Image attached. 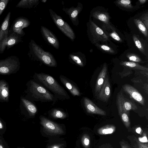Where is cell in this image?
<instances>
[{
  "label": "cell",
  "mask_w": 148,
  "mask_h": 148,
  "mask_svg": "<svg viewBox=\"0 0 148 148\" xmlns=\"http://www.w3.org/2000/svg\"><path fill=\"white\" fill-rule=\"evenodd\" d=\"M59 79L61 82L72 95L79 96L81 95L79 89L75 83L62 75L60 76Z\"/></svg>",
  "instance_id": "13"
},
{
  "label": "cell",
  "mask_w": 148,
  "mask_h": 148,
  "mask_svg": "<svg viewBox=\"0 0 148 148\" xmlns=\"http://www.w3.org/2000/svg\"><path fill=\"white\" fill-rule=\"evenodd\" d=\"M107 66L106 63L104 64L102 69L97 79L95 89V95H98L104 83L107 75Z\"/></svg>",
  "instance_id": "18"
},
{
  "label": "cell",
  "mask_w": 148,
  "mask_h": 148,
  "mask_svg": "<svg viewBox=\"0 0 148 148\" xmlns=\"http://www.w3.org/2000/svg\"><path fill=\"white\" fill-rule=\"evenodd\" d=\"M88 30L93 42L98 41L106 42L109 40V37L91 20L89 21Z\"/></svg>",
  "instance_id": "6"
},
{
  "label": "cell",
  "mask_w": 148,
  "mask_h": 148,
  "mask_svg": "<svg viewBox=\"0 0 148 148\" xmlns=\"http://www.w3.org/2000/svg\"><path fill=\"white\" fill-rule=\"evenodd\" d=\"M102 30L108 37H110L115 40L121 42L122 40L116 32L115 28L110 24L103 23L102 26Z\"/></svg>",
  "instance_id": "19"
},
{
  "label": "cell",
  "mask_w": 148,
  "mask_h": 148,
  "mask_svg": "<svg viewBox=\"0 0 148 148\" xmlns=\"http://www.w3.org/2000/svg\"><path fill=\"white\" fill-rule=\"evenodd\" d=\"M9 93V88L8 83L4 80H0V101L8 102Z\"/></svg>",
  "instance_id": "20"
},
{
  "label": "cell",
  "mask_w": 148,
  "mask_h": 148,
  "mask_svg": "<svg viewBox=\"0 0 148 148\" xmlns=\"http://www.w3.org/2000/svg\"><path fill=\"white\" fill-rule=\"evenodd\" d=\"M20 64L19 58L16 56L0 60V74L9 75L16 73L19 69Z\"/></svg>",
  "instance_id": "4"
},
{
  "label": "cell",
  "mask_w": 148,
  "mask_h": 148,
  "mask_svg": "<svg viewBox=\"0 0 148 148\" xmlns=\"http://www.w3.org/2000/svg\"><path fill=\"white\" fill-rule=\"evenodd\" d=\"M29 47L28 55L31 59L39 61L49 67L57 66V62L52 54L44 50L33 40H30Z\"/></svg>",
  "instance_id": "3"
},
{
  "label": "cell",
  "mask_w": 148,
  "mask_h": 148,
  "mask_svg": "<svg viewBox=\"0 0 148 148\" xmlns=\"http://www.w3.org/2000/svg\"><path fill=\"white\" fill-rule=\"evenodd\" d=\"M120 65L128 68L142 71H147L148 68L143 66L137 63L131 62L122 61L120 63Z\"/></svg>",
  "instance_id": "26"
},
{
  "label": "cell",
  "mask_w": 148,
  "mask_h": 148,
  "mask_svg": "<svg viewBox=\"0 0 148 148\" xmlns=\"http://www.w3.org/2000/svg\"><path fill=\"white\" fill-rule=\"evenodd\" d=\"M118 111L123 121L125 123L128 122L129 121V119L127 113L123 111Z\"/></svg>",
  "instance_id": "34"
},
{
  "label": "cell",
  "mask_w": 148,
  "mask_h": 148,
  "mask_svg": "<svg viewBox=\"0 0 148 148\" xmlns=\"http://www.w3.org/2000/svg\"><path fill=\"white\" fill-rule=\"evenodd\" d=\"M116 98L118 111H123L127 114L129 111L137 109L138 107L135 104L124 97L121 92L118 93Z\"/></svg>",
  "instance_id": "8"
},
{
  "label": "cell",
  "mask_w": 148,
  "mask_h": 148,
  "mask_svg": "<svg viewBox=\"0 0 148 148\" xmlns=\"http://www.w3.org/2000/svg\"><path fill=\"white\" fill-rule=\"evenodd\" d=\"M134 22L139 30L146 37L148 36V30L143 23L139 19H135Z\"/></svg>",
  "instance_id": "27"
},
{
  "label": "cell",
  "mask_w": 148,
  "mask_h": 148,
  "mask_svg": "<svg viewBox=\"0 0 148 148\" xmlns=\"http://www.w3.org/2000/svg\"><path fill=\"white\" fill-rule=\"evenodd\" d=\"M26 91L27 99L32 101H40L42 102L53 101L54 104L53 95L42 85L34 79L28 82Z\"/></svg>",
  "instance_id": "2"
},
{
  "label": "cell",
  "mask_w": 148,
  "mask_h": 148,
  "mask_svg": "<svg viewBox=\"0 0 148 148\" xmlns=\"http://www.w3.org/2000/svg\"><path fill=\"white\" fill-rule=\"evenodd\" d=\"M40 32L44 40L49 45L56 49H58L59 42L55 35L46 27L41 26Z\"/></svg>",
  "instance_id": "11"
},
{
  "label": "cell",
  "mask_w": 148,
  "mask_h": 148,
  "mask_svg": "<svg viewBox=\"0 0 148 148\" xmlns=\"http://www.w3.org/2000/svg\"><path fill=\"white\" fill-rule=\"evenodd\" d=\"M116 3L118 5L127 8H132L133 7L131 1L130 0H119L116 1Z\"/></svg>",
  "instance_id": "29"
},
{
  "label": "cell",
  "mask_w": 148,
  "mask_h": 148,
  "mask_svg": "<svg viewBox=\"0 0 148 148\" xmlns=\"http://www.w3.org/2000/svg\"><path fill=\"white\" fill-rule=\"evenodd\" d=\"M133 38L137 47L143 54L145 55V46L135 34L133 35Z\"/></svg>",
  "instance_id": "28"
},
{
  "label": "cell",
  "mask_w": 148,
  "mask_h": 148,
  "mask_svg": "<svg viewBox=\"0 0 148 148\" xmlns=\"http://www.w3.org/2000/svg\"><path fill=\"white\" fill-rule=\"evenodd\" d=\"M9 0H0V16L6 8Z\"/></svg>",
  "instance_id": "33"
},
{
  "label": "cell",
  "mask_w": 148,
  "mask_h": 148,
  "mask_svg": "<svg viewBox=\"0 0 148 148\" xmlns=\"http://www.w3.org/2000/svg\"><path fill=\"white\" fill-rule=\"evenodd\" d=\"M92 16L95 18L103 22L104 23L110 24V16L106 12L96 11L92 13Z\"/></svg>",
  "instance_id": "25"
},
{
  "label": "cell",
  "mask_w": 148,
  "mask_h": 148,
  "mask_svg": "<svg viewBox=\"0 0 148 148\" xmlns=\"http://www.w3.org/2000/svg\"><path fill=\"white\" fill-rule=\"evenodd\" d=\"M33 79L51 92L54 97V104L58 100L69 99L70 97L67 92L57 81L50 75L44 73H35Z\"/></svg>",
  "instance_id": "1"
},
{
  "label": "cell",
  "mask_w": 148,
  "mask_h": 148,
  "mask_svg": "<svg viewBox=\"0 0 148 148\" xmlns=\"http://www.w3.org/2000/svg\"><path fill=\"white\" fill-rule=\"evenodd\" d=\"M25 111L30 117L34 116L37 112L36 106L31 101L24 98L21 99Z\"/></svg>",
  "instance_id": "21"
},
{
  "label": "cell",
  "mask_w": 148,
  "mask_h": 148,
  "mask_svg": "<svg viewBox=\"0 0 148 148\" xmlns=\"http://www.w3.org/2000/svg\"><path fill=\"white\" fill-rule=\"evenodd\" d=\"M47 1V0H42V1L43 2L44 1V2H45L46 1Z\"/></svg>",
  "instance_id": "43"
},
{
  "label": "cell",
  "mask_w": 148,
  "mask_h": 148,
  "mask_svg": "<svg viewBox=\"0 0 148 148\" xmlns=\"http://www.w3.org/2000/svg\"><path fill=\"white\" fill-rule=\"evenodd\" d=\"M140 3L141 4H143L146 2L147 0H139Z\"/></svg>",
  "instance_id": "41"
},
{
  "label": "cell",
  "mask_w": 148,
  "mask_h": 148,
  "mask_svg": "<svg viewBox=\"0 0 148 148\" xmlns=\"http://www.w3.org/2000/svg\"><path fill=\"white\" fill-rule=\"evenodd\" d=\"M50 15L57 27L72 42L76 38L75 34L69 25L52 9H49Z\"/></svg>",
  "instance_id": "5"
},
{
  "label": "cell",
  "mask_w": 148,
  "mask_h": 148,
  "mask_svg": "<svg viewBox=\"0 0 148 148\" xmlns=\"http://www.w3.org/2000/svg\"><path fill=\"white\" fill-rule=\"evenodd\" d=\"M82 54V53L79 52L70 53L68 57L69 61L73 64L83 67L84 63Z\"/></svg>",
  "instance_id": "22"
},
{
  "label": "cell",
  "mask_w": 148,
  "mask_h": 148,
  "mask_svg": "<svg viewBox=\"0 0 148 148\" xmlns=\"http://www.w3.org/2000/svg\"><path fill=\"white\" fill-rule=\"evenodd\" d=\"M95 45L103 51L109 53L113 54L115 53L114 50L111 47L105 45H100L96 43Z\"/></svg>",
  "instance_id": "31"
},
{
  "label": "cell",
  "mask_w": 148,
  "mask_h": 148,
  "mask_svg": "<svg viewBox=\"0 0 148 148\" xmlns=\"http://www.w3.org/2000/svg\"><path fill=\"white\" fill-rule=\"evenodd\" d=\"M22 36L15 32L8 33V36L0 45V53H2L6 47L8 49L21 42Z\"/></svg>",
  "instance_id": "9"
},
{
  "label": "cell",
  "mask_w": 148,
  "mask_h": 148,
  "mask_svg": "<svg viewBox=\"0 0 148 148\" xmlns=\"http://www.w3.org/2000/svg\"><path fill=\"white\" fill-rule=\"evenodd\" d=\"M0 139H1V137L0 136Z\"/></svg>",
  "instance_id": "44"
},
{
  "label": "cell",
  "mask_w": 148,
  "mask_h": 148,
  "mask_svg": "<svg viewBox=\"0 0 148 148\" xmlns=\"http://www.w3.org/2000/svg\"><path fill=\"white\" fill-rule=\"evenodd\" d=\"M49 115L51 117L56 119H64L68 116L67 112L60 108H53L49 110Z\"/></svg>",
  "instance_id": "23"
},
{
  "label": "cell",
  "mask_w": 148,
  "mask_h": 148,
  "mask_svg": "<svg viewBox=\"0 0 148 148\" xmlns=\"http://www.w3.org/2000/svg\"><path fill=\"white\" fill-rule=\"evenodd\" d=\"M84 143L85 145L88 146L89 144V139L86 138L84 139Z\"/></svg>",
  "instance_id": "38"
},
{
  "label": "cell",
  "mask_w": 148,
  "mask_h": 148,
  "mask_svg": "<svg viewBox=\"0 0 148 148\" xmlns=\"http://www.w3.org/2000/svg\"><path fill=\"white\" fill-rule=\"evenodd\" d=\"M30 24L28 19L23 16H20L16 18L9 28L8 33L15 32L23 36L25 33L23 29L28 27Z\"/></svg>",
  "instance_id": "7"
},
{
  "label": "cell",
  "mask_w": 148,
  "mask_h": 148,
  "mask_svg": "<svg viewBox=\"0 0 148 148\" xmlns=\"http://www.w3.org/2000/svg\"><path fill=\"white\" fill-rule=\"evenodd\" d=\"M140 20L144 24L147 29H148V13L147 12L144 14L140 18Z\"/></svg>",
  "instance_id": "32"
},
{
  "label": "cell",
  "mask_w": 148,
  "mask_h": 148,
  "mask_svg": "<svg viewBox=\"0 0 148 148\" xmlns=\"http://www.w3.org/2000/svg\"><path fill=\"white\" fill-rule=\"evenodd\" d=\"M0 148H4V145L3 144L2 141L1 139L0 140Z\"/></svg>",
  "instance_id": "42"
},
{
  "label": "cell",
  "mask_w": 148,
  "mask_h": 148,
  "mask_svg": "<svg viewBox=\"0 0 148 148\" xmlns=\"http://www.w3.org/2000/svg\"><path fill=\"white\" fill-rule=\"evenodd\" d=\"M4 128V125L0 119V130H2Z\"/></svg>",
  "instance_id": "39"
},
{
  "label": "cell",
  "mask_w": 148,
  "mask_h": 148,
  "mask_svg": "<svg viewBox=\"0 0 148 148\" xmlns=\"http://www.w3.org/2000/svg\"><path fill=\"white\" fill-rule=\"evenodd\" d=\"M139 140L140 141L142 142H146L148 141L147 138L145 136H144L142 138H140Z\"/></svg>",
  "instance_id": "37"
},
{
  "label": "cell",
  "mask_w": 148,
  "mask_h": 148,
  "mask_svg": "<svg viewBox=\"0 0 148 148\" xmlns=\"http://www.w3.org/2000/svg\"><path fill=\"white\" fill-rule=\"evenodd\" d=\"M40 123L48 132L54 134H62L64 131L60 126L43 116L40 117Z\"/></svg>",
  "instance_id": "10"
},
{
  "label": "cell",
  "mask_w": 148,
  "mask_h": 148,
  "mask_svg": "<svg viewBox=\"0 0 148 148\" xmlns=\"http://www.w3.org/2000/svg\"><path fill=\"white\" fill-rule=\"evenodd\" d=\"M126 56L131 62L136 63L142 61L141 59L139 56L134 53H128L126 54Z\"/></svg>",
  "instance_id": "30"
},
{
  "label": "cell",
  "mask_w": 148,
  "mask_h": 148,
  "mask_svg": "<svg viewBox=\"0 0 148 148\" xmlns=\"http://www.w3.org/2000/svg\"><path fill=\"white\" fill-rule=\"evenodd\" d=\"M83 101L84 108L87 112L102 115L106 114L105 111L98 107L87 97H84Z\"/></svg>",
  "instance_id": "15"
},
{
  "label": "cell",
  "mask_w": 148,
  "mask_h": 148,
  "mask_svg": "<svg viewBox=\"0 0 148 148\" xmlns=\"http://www.w3.org/2000/svg\"><path fill=\"white\" fill-rule=\"evenodd\" d=\"M113 131V129L112 128H109L108 129H105L103 130L102 132L103 134H106L112 133Z\"/></svg>",
  "instance_id": "35"
},
{
  "label": "cell",
  "mask_w": 148,
  "mask_h": 148,
  "mask_svg": "<svg viewBox=\"0 0 148 148\" xmlns=\"http://www.w3.org/2000/svg\"><path fill=\"white\" fill-rule=\"evenodd\" d=\"M39 0H21L17 3L16 8H31L36 7L39 4Z\"/></svg>",
  "instance_id": "24"
},
{
  "label": "cell",
  "mask_w": 148,
  "mask_h": 148,
  "mask_svg": "<svg viewBox=\"0 0 148 148\" xmlns=\"http://www.w3.org/2000/svg\"><path fill=\"white\" fill-rule=\"evenodd\" d=\"M141 130V129L140 127H138L136 130V132L137 133L140 134Z\"/></svg>",
  "instance_id": "40"
},
{
  "label": "cell",
  "mask_w": 148,
  "mask_h": 148,
  "mask_svg": "<svg viewBox=\"0 0 148 148\" xmlns=\"http://www.w3.org/2000/svg\"><path fill=\"white\" fill-rule=\"evenodd\" d=\"M62 145H55L49 147L48 148H62Z\"/></svg>",
  "instance_id": "36"
},
{
  "label": "cell",
  "mask_w": 148,
  "mask_h": 148,
  "mask_svg": "<svg viewBox=\"0 0 148 148\" xmlns=\"http://www.w3.org/2000/svg\"><path fill=\"white\" fill-rule=\"evenodd\" d=\"M111 95V86L109 77L106 75L104 83L98 94V98L101 101L107 102Z\"/></svg>",
  "instance_id": "14"
},
{
  "label": "cell",
  "mask_w": 148,
  "mask_h": 148,
  "mask_svg": "<svg viewBox=\"0 0 148 148\" xmlns=\"http://www.w3.org/2000/svg\"><path fill=\"white\" fill-rule=\"evenodd\" d=\"M82 4L78 2L76 7L63 8L62 10L68 15L73 25L77 26L79 24L78 15L82 11Z\"/></svg>",
  "instance_id": "12"
},
{
  "label": "cell",
  "mask_w": 148,
  "mask_h": 148,
  "mask_svg": "<svg viewBox=\"0 0 148 148\" xmlns=\"http://www.w3.org/2000/svg\"><path fill=\"white\" fill-rule=\"evenodd\" d=\"M11 13L8 12L0 25V45L8 36Z\"/></svg>",
  "instance_id": "17"
},
{
  "label": "cell",
  "mask_w": 148,
  "mask_h": 148,
  "mask_svg": "<svg viewBox=\"0 0 148 148\" xmlns=\"http://www.w3.org/2000/svg\"><path fill=\"white\" fill-rule=\"evenodd\" d=\"M122 87L124 90L136 101L142 105H145L144 98L134 87L128 84H124Z\"/></svg>",
  "instance_id": "16"
}]
</instances>
